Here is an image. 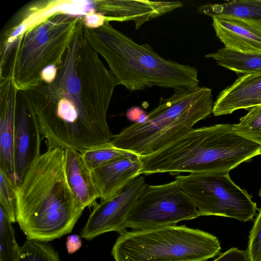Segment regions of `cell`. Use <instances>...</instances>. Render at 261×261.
Here are the masks:
<instances>
[{
	"label": "cell",
	"instance_id": "obj_20",
	"mask_svg": "<svg viewBox=\"0 0 261 261\" xmlns=\"http://www.w3.org/2000/svg\"><path fill=\"white\" fill-rule=\"evenodd\" d=\"M198 12L214 17H227L261 23V0H234L222 4H207Z\"/></svg>",
	"mask_w": 261,
	"mask_h": 261
},
{
	"label": "cell",
	"instance_id": "obj_4",
	"mask_svg": "<svg viewBox=\"0 0 261 261\" xmlns=\"http://www.w3.org/2000/svg\"><path fill=\"white\" fill-rule=\"evenodd\" d=\"M212 90L204 86L174 90L169 97H160L158 106L143 122H135L114 135L116 148L140 158L149 155L182 136L212 112Z\"/></svg>",
	"mask_w": 261,
	"mask_h": 261
},
{
	"label": "cell",
	"instance_id": "obj_33",
	"mask_svg": "<svg viewBox=\"0 0 261 261\" xmlns=\"http://www.w3.org/2000/svg\"><path fill=\"white\" fill-rule=\"evenodd\" d=\"M259 196H260V197H261V189H260V191H259Z\"/></svg>",
	"mask_w": 261,
	"mask_h": 261
},
{
	"label": "cell",
	"instance_id": "obj_12",
	"mask_svg": "<svg viewBox=\"0 0 261 261\" xmlns=\"http://www.w3.org/2000/svg\"><path fill=\"white\" fill-rule=\"evenodd\" d=\"M92 1L42 0L25 5L14 16L1 38V48L9 47L27 30L58 14L83 16L91 9Z\"/></svg>",
	"mask_w": 261,
	"mask_h": 261
},
{
	"label": "cell",
	"instance_id": "obj_18",
	"mask_svg": "<svg viewBox=\"0 0 261 261\" xmlns=\"http://www.w3.org/2000/svg\"><path fill=\"white\" fill-rule=\"evenodd\" d=\"M140 158L133 154L113 160L92 170L101 200L111 198L130 181L140 175Z\"/></svg>",
	"mask_w": 261,
	"mask_h": 261
},
{
	"label": "cell",
	"instance_id": "obj_13",
	"mask_svg": "<svg viewBox=\"0 0 261 261\" xmlns=\"http://www.w3.org/2000/svg\"><path fill=\"white\" fill-rule=\"evenodd\" d=\"M94 5L95 11L106 16L108 22L133 21L136 30L183 6L180 1L146 0H97Z\"/></svg>",
	"mask_w": 261,
	"mask_h": 261
},
{
	"label": "cell",
	"instance_id": "obj_14",
	"mask_svg": "<svg viewBox=\"0 0 261 261\" xmlns=\"http://www.w3.org/2000/svg\"><path fill=\"white\" fill-rule=\"evenodd\" d=\"M41 134L31 106L22 98L17 104L14 125V152L17 187L34 161L40 154Z\"/></svg>",
	"mask_w": 261,
	"mask_h": 261
},
{
	"label": "cell",
	"instance_id": "obj_7",
	"mask_svg": "<svg viewBox=\"0 0 261 261\" xmlns=\"http://www.w3.org/2000/svg\"><path fill=\"white\" fill-rule=\"evenodd\" d=\"M191 199L200 216H218L245 222L258 210L247 192L236 185L229 173H193L175 177Z\"/></svg>",
	"mask_w": 261,
	"mask_h": 261
},
{
	"label": "cell",
	"instance_id": "obj_10",
	"mask_svg": "<svg viewBox=\"0 0 261 261\" xmlns=\"http://www.w3.org/2000/svg\"><path fill=\"white\" fill-rule=\"evenodd\" d=\"M84 28L83 17H81L77 22L72 41L66 52L63 65L59 69L56 78L50 84L43 83L39 86L54 104L65 98L75 105L83 124L99 147L110 143L114 135L105 133L90 120L81 101V85L77 72L76 62Z\"/></svg>",
	"mask_w": 261,
	"mask_h": 261
},
{
	"label": "cell",
	"instance_id": "obj_23",
	"mask_svg": "<svg viewBox=\"0 0 261 261\" xmlns=\"http://www.w3.org/2000/svg\"><path fill=\"white\" fill-rule=\"evenodd\" d=\"M17 261H61L58 252L48 242L27 240L20 247Z\"/></svg>",
	"mask_w": 261,
	"mask_h": 261
},
{
	"label": "cell",
	"instance_id": "obj_29",
	"mask_svg": "<svg viewBox=\"0 0 261 261\" xmlns=\"http://www.w3.org/2000/svg\"><path fill=\"white\" fill-rule=\"evenodd\" d=\"M85 28L94 29L100 27L107 21V19L103 14L96 12L88 13L83 17Z\"/></svg>",
	"mask_w": 261,
	"mask_h": 261
},
{
	"label": "cell",
	"instance_id": "obj_24",
	"mask_svg": "<svg viewBox=\"0 0 261 261\" xmlns=\"http://www.w3.org/2000/svg\"><path fill=\"white\" fill-rule=\"evenodd\" d=\"M233 132L261 146V105L250 109L239 123L232 125Z\"/></svg>",
	"mask_w": 261,
	"mask_h": 261
},
{
	"label": "cell",
	"instance_id": "obj_11",
	"mask_svg": "<svg viewBox=\"0 0 261 261\" xmlns=\"http://www.w3.org/2000/svg\"><path fill=\"white\" fill-rule=\"evenodd\" d=\"M147 185L144 177L139 175L111 198L96 204L81 237L90 241L108 232L121 234L126 231V217Z\"/></svg>",
	"mask_w": 261,
	"mask_h": 261
},
{
	"label": "cell",
	"instance_id": "obj_2",
	"mask_svg": "<svg viewBox=\"0 0 261 261\" xmlns=\"http://www.w3.org/2000/svg\"><path fill=\"white\" fill-rule=\"evenodd\" d=\"M91 47L106 61L119 85L130 91L153 87L185 89L199 86L195 67L161 57L148 44H139L109 22L99 28H84Z\"/></svg>",
	"mask_w": 261,
	"mask_h": 261
},
{
	"label": "cell",
	"instance_id": "obj_1",
	"mask_svg": "<svg viewBox=\"0 0 261 261\" xmlns=\"http://www.w3.org/2000/svg\"><path fill=\"white\" fill-rule=\"evenodd\" d=\"M17 221L27 240L49 242L71 232L84 208L66 177L64 149L47 147L16 187Z\"/></svg>",
	"mask_w": 261,
	"mask_h": 261
},
{
	"label": "cell",
	"instance_id": "obj_17",
	"mask_svg": "<svg viewBox=\"0 0 261 261\" xmlns=\"http://www.w3.org/2000/svg\"><path fill=\"white\" fill-rule=\"evenodd\" d=\"M261 105V73L242 75L222 91L214 102L215 116Z\"/></svg>",
	"mask_w": 261,
	"mask_h": 261
},
{
	"label": "cell",
	"instance_id": "obj_26",
	"mask_svg": "<svg viewBox=\"0 0 261 261\" xmlns=\"http://www.w3.org/2000/svg\"><path fill=\"white\" fill-rule=\"evenodd\" d=\"M0 208L12 223L17 221L16 187L0 169Z\"/></svg>",
	"mask_w": 261,
	"mask_h": 261
},
{
	"label": "cell",
	"instance_id": "obj_30",
	"mask_svg": "<svg viewBox=\"0 0 261 261\" xmlns=\"http://www.w3.org/2000/svg\"><path fill=\"white\" fill-rule=\"evenodd\" d=\"M59 69L54 65H50L43 69L41 73L43 82L47 84L51 83L56 78Z\"/></svg>",
	"mask_w": 261,
	"mask_h": 261
},
{
	"label": "cell",
	"instance_id": "obj_27",
	"mask_svg": "<svg viewBox=\"0 0 261 261\" xmlns=\"http://www.w3.org/2000/svg\"><path fill=\"white\" fill-rule=\"evenodd\" d=\"M246 250L251 261H261V209L250 231Z\"/></svg>",
	"mask_w": 261,
	"mask_h": 261
},
{
	"label": "cell",
	"instance_id": "obj_22",
	"mask_svg": "<svg viewBox=\"0 0 261 261\" xmlns=\"http://www.w3.org/2000/svg\"><path fill=\"white\" fill-rule=\"evenodd\" d=\"M12 222L0 208V261H17L20 247L15 239Z\"/></svg>",
	"mask_w": 261,
	"mask_h": 261
},
{
	"label": "cell",
	"instance_id": "obj_9",
	"mask_svg": "<svg viewBox=\"0 0 261 261\" xmlns=\"http://www.w3.org/2000/svg\"><path fill=\"white\" fill-rule=\"evenodd\" d=\"M76 69L80 81L81 101L86 114L99 129L112 135L107 116L114 89L119 84L89 45L84 33L80 42Z\"/></svg>",
	"mask_w": 261,
	"mask_h": 261
},
{
	"label": "cell",
	"instance_id": "obj_28",
	"mask_svg": "<svg viewBox=\"0 0 261 261\" xmlns=\"http://www.w3.org/2000/svg\"><path fill=\"white\" fill-rule=\"evenodd\" d=\"M213 261H251L247 250L231 248Z\"/></svg>",
	"mask_w": 261,
	"mask_h": 261
},
{
	"label": "cell",
	"instance_id": "obj_21",
	"mask_svg": "<svg viewBox=\"0 0 261 261\" xmlns=\"http://www.w3.org/2000/svg\"><path fill=\"white\" fill-rule=\"evenodd\" d=\"M218 65L243 75L261 73V51L242 52L226 47L205 56Z\"/></svg>",
	"mask_w": 261,
	"mask_h": 261
},
{
	"label": "cell",
	"instance_id": "obj_6",
	"mask_svg": "<svg viewBox=\"0 0 261 261\" xmlns=\"http://www.w3.org/2000/svg\"><path fill=\"white\" fill-rule=\"evenodd\" d=\"M221 247L212 234L185 225L125 231L114 244L115 261H205Z\"/></svg>",
	"mask_w": 261,
	"mask_h": 261
},
{
	"label": "cell",
	"instance_id": "obj_15",
	"mask_svg": "<svg viewBox=\"0 0 261 261\" xmlns=\"http://www.w3.org/2000/svg\"><path fill=\"white\" fill-rule=\"evenodd\" d=\"M11 79L0 81V169L16 187L14 152V125L17 93Z\"/></svg>",
	"mask_w": 261,
	"mask_h": 261
},
{
	"label": "cell",
	"instance_id": "obj_31",
	"mask_svg": "<svg viewBox=\"0 0 261 261\" xmlns=\"http://www.w3.org/2000/svg\"><path fill=\"white\" fill-rule=\"evenodd\" d=\"M66 245L68 253L72 254L82 247V242L79 236L72 234L67 237Z\"/></svg>",
	"mask_w": 261,
	"mask_h": 261
},
{
	"label": "cell",
	"instance_id": "obj_19",
	"mask_svg": "<svg viewBox=\"0 0 261 261\" xmlns=\"http://www.w3.org/2000/svg\"><path fill=\"white\" fill-rule=\"evenodd\" d=\"M64 169L68 185L77 203L84 209L93 205L100 193L92 175L79 151L64 149Z\"/></svg>",
	"mask_w": 261,
	"mask_h": 261
},
{
	"label": "cell",
	"instance_id": "obj_8",
	"mask_svg": "<svg viewBox=\"0 0 261 261\" xmlns=\"http://www.w3.org/2000/svg\"><path fill=\"white\" fill-rule=\"evenodd\" d=\"M200 216L189 196L174 180L147 185L127 215L125 225L133 230L174 225Z\"/></svg>",
	"mask_w": 261,
	"mask_h": 261
},
{
	"label": "cell",
	"instance_id": "obj_32",
	"mask_svg": "<svg viewBox=\"0 0 261 261\" xmlns=\"http://www.w3.org/2000/svg\"><path fill=\"white\" fill-rule=\"evenodd\" d=\"M145 112L139 107H132L127 112V117L131 121L135 122H143L145 121L146 116Z\"/></svg>",
	"mask_w": 261,
	"mask_h": 261
},
{
	"label": "cell",
	"instance_id": "obj_16",
	"mask_svg": "<svg viewBox=\"0 0 261 261\" xmlns=\"http://www.w3.org/2000/svg\"><path fill=\"white\" fill-rule=\"evenodd\" d=\"M212 19L216 35L225 47L242 52L261 51V23L227 17Z\"/></svg>",
	"mask_w": 261,
	"mask_h": 261
},
{
	"label": "cell",
	"instance_id": "obj_3",
	"mask_svg": "<svg viewBox=\"0 0 261 261\" xmlns=\"http://www.w3.org/2000/svg\"><path fill=\"white\" fill-rule=\"evenodd\" d=\"M261 154V146L236 133L229 124L192 128L166 147L140 158V174L229 173Z\"/></svg>",
	"mask_w": 261,
	"mask_h": 261
},
{
	"label": "cell",
	"instance_id": "obj_25",
	"mask_svg": "<svg viewBox=\"0 0 261 261\" xmlns=\"http://www.w3.org/2000/svg\"><path fill=\"white\" fill-rule=\"evenodd\" d=\"M81 153L87 166L92 171L113 160L133 154L115 147L111 142L106 145L88 149Z\"/></svg>",
	"mask_w": 261,
	"mask_h": 261
},
{
	"label": "cell",
	"instance_id": "obj_5",
	"mask_svg": "<svg viewBox=\"0 0 261 261\" xmlns=\"http://www.w3.org/2000/svg\"><path fill=\"white\" fill-rule=\"evenodd\" d=\"M81 17L56 14L25 31L1 53V79H11L18 92L42 84L43 69L62 67Z\"/></svg>",
	"mask_w": 261,
	"mask_h": 261
}]
</instances>
